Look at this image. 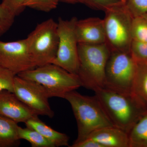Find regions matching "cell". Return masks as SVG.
Instances as JSON below:
<instances>
[{
    "label": "cell",
    "mask_w": 147,
    "mask_h": 147,
    "mask_svg": "<svg viewBox=\"0 0 147 147\" xmlns=\"http://www.w3.org/2000/svg\"><path fill=\"white\" fill-rule=\"evenodd\" d=\"M59 2V0H27L25 6L43 12H50L57 8Z\"/></svg>",
    "instance_id": "603a6c76"
},
{
    "label": "cell",
    "mask_w": 147,
    "mask_h": 147,
    "mask_svg": "<svg viewBox=\"0 0 147 147\" xmlns=\"http://www.w3.org/2000/svg\"><path fill=\"white\" fill-rule=\"evenodd\" d=\"M15 16L5 6L0 4V38L12 26Z\"/></svg>",
    "instance_id": "7402d4cb"
},
{
    "label": "cell",
    "mask_w": 147,
    "mask_h": 147,
    "mask_svg": "<svg viewBox=\"0 0 147 147\" xmlns=\"http://www.w3.org/2000/svg\"><path fill=\"white\" fill-rule=\"evenodd\" d=\"M15 74L0 65V91L6 90L13 92Z\"/></svg>",
    "instance_id": "d4e9b609"
},
{
    "label": "cell",
    "mask_w": 147,
    "mask_h": 147,
    "mask_svg": "<svg viewBox=\"0 0 147 147\" xmlns=\"http://www.w3.org/2000/svg\"><path fill=\"white\" fill-rule=\"evenodd\" d=\"M27 0H3L1 3L15 14V16L22 13L26 8L25 4Z\"/></svg>",
    "instance_id": "484cf974"
},
{
    "label": "cell",
    "mask_w": 147,
    "mask_h": 147,
    "mask_svg": "<svg viewBox=\"0 0 147 147\" xmlns=\"http://www.w3.org/2000/svg\"><path fill=\"white\" fill-rule=\"evenodd\" d=\"M137 68L130 53L111 52L105 67L104 88L131 93Z\"/></svg>",
    "instance_id": "52a82bcc"
},
{
    "label": "cell",
    "mask_w": 147,
    "mask_h": 147,
    "mask_svg": "<svg viewBox=\"0 0 147 147\" xmlns=\"http://www.w3.org/2000/svg\"><path fill=\"white\" fill-rule=\"evenodd\" d=\"M76 17L69 20L58 19L59 42L57 55L50 63L77 75L79 67L78 41L75 32Z\"/></svg>",
    "instance_id": "ba28073f"
},
{
    "label": "cell",
    "mask_w": 147,
    "mask_h": 147,
    "mask_svg": "<svg viewBox=\"0 0 147 147\" xmlns=\"http://www.w3.org/2000/svg\"><path fill=\"white\" fill-rule=\"evenodd\" d=\"M17 131L19 139L26 140L30 143L32 147H55L51 142L33 129L27 127L22 128L18 126Z\"/></svg>",
    "instance_id": "ac0fdd59"
},
{
    "label": "cell",
    "mask_w": 147,
    "mask_h": 147,
    "mask_svg": "<svg viewBox=\"0 0 147 147\" xmlns=\"http://www.w3.org/2000/svg\"><path fill=\"white\" fill-rule=\"evenodd\" d=\"M114 126L129 133L147 109L132 93L121 92L105 88L94 90Z\"/></svg>",
    "instance_id": "6da1fadb"
},
{
    "label": "cell",
    "mask_w": 147,
    "mask_h": 147,
    "mask_svg": "<svg viewBox=\"0 0 147 147\" xmlns=\"http://www.w3.org/2000/svg\"><path fill=\"white\" fill-rule=\"evenodd\" d=\"M75 32L79 43L96 44L106 42L103 19L96 17L77 19Z\"/></svg>",
    "instance_id": "7c38bea8"
},
{
    "label": "cell",
    "mask_w": 147,
    "mask_h": 147,
    "mask_svg": "<svg viewBox=\"0 0 147 147\" xmlns=\"http://www.w3.org/2000/svg\"><path fill=\"white\" fill-rule=\"evenodd\" d=\"M60 2L76 4H82L90 8L96 10L105 11L120 3L121 0H59Z\"/></svg>",
    "instance_id": "d6986e66"
},
{
    "label": "cell",
    "mask_w": 147,
    "mask_h": 147,
    "mask_svg": "<svg viewBox=\"0 0 147 147\" xmlns=\"http://www.w3.org/2000/svg\"><path fill=\"white\" fill-rule=\"evenodd\" d=\"M17 75L42 85L47 90L50 98H64L67 94L82 86L77 75L53 63L38 67Z\"/></svg>",
    "instance_id": "277c9868"
},
{
    "label": "cell",
    "mask_w": 147,
    "mask_h": 147,
    "mask_svg": "<svg viewBox=\"0 0 147 147\" xmlns=\"http://www.w3.org/2000/svg\"><path fill=\"white\" fill-rule=\"evenodd\" d=\"M27 38L36 67L51 63L57 55L59 45L57 22L50 18L38 24Z\"/></svg>",
    "instance_id": "8992f818"
},
{
    "label": "cell",
    "mask_w": 147,
    "mask_h": 147,
    "mask_svg": "<svg viewBox=\"0 0 147 147\" xmlns=\"http://www.w3.org/2000/svg\"><path fill=\"white\" fill-rule=\"evenodd\" d=\"M69 147H102L101 145L92 139H87L77 142L74 143L73 144Z\"/></svg>",
    "instance_id": "4316f807"
},
{
    "label": "cell",
    "mask_w": 147,
    "mask_h": 147,
    "mask_svg": "<svg viewBox=\"0 0 147 147\" xmlns=\"http://www.w3.org/2000/svg\"><path fill=\"white\" fill-rule=\"evenodd\" d=\"M71 105L78 129L77 143L86 139L90 134L105 127L114 126L96 96L83 95L72 91L65 96Z\"/></svg>",
    "instance_id": "7a4b0ae2"
},
{
    "label": "cell",
    "mask_w": 147,
    "mask_h": 147,
    "mask_svg": "<svg viewBox=\"0 0 147 147\" xmlns=\"http://www.w3.org/2000/svg\"><path fill=\"white\" fill-rule=\"evenodd\" d=\"M128 136L129 147H147V112L132 127Z\"/></svg>",
    "instance_id": "e0dca14e"
},
{
    "label": "cell",
    "mask_w": 147,
    "mask_h": 147,
    "mask_svg": "<svg viewBox=\"0 0 147 147\" xmlns=\"http://www.w3.org/2000/svg\"><path fill=\"white\" fill-rule=\"evenodd\" d=\"M17 123L0 115V147H17L20 144Z\"/></svg>",
    "instance_id": "9a60e30c"
},
{
    "label": "cell",
    "mask_w": 147,
    "mask_h": 147,
    "mask_svg": "<svg viewBox=\"0 0 147 147\" xmlns=\"http://www.w3.org/2000/svg\"><path fill=\"white\" fill-rule=\"evenodd\" d=\"M124 4L133 18L147 13V0H126Z\"/></svg>",
    "instance_id": "cb8c5ba5"
},
{
    "label": "cell",
    "mask_w": 147,
    "mask_h": 147,
    "mask_svg": "<svg viewBox=\"0 0 147 147\" xmlns=\"http://www.w3.org/2000/svg\"><path fill=\"white\" fill-rule=\"evenodd\" d=\"M13 93L38 115L51 118L54 117L55 113L49 102L50 94L40 84L16 75L13 82Z\"/></svg>",
    "instance_id": "9c48e42d"
},
{
    "label": "cell",
    "mask_w": 147,
    "mask_h": 147,
    "mask_svg": "<svg viewBox=\"0 0 147 147\" xmlns=\"http://www.w3.org/2000/svg\"><path fill=\"white\" fill-rule=\"evenodd\" d=\"M142 16H144V17L146 19L147 21V13H145V14H144L143 15H142Z\"/></svg>",
    "instance_id": "83f0119b"
},
{
    "label": "cell",
    "mask_w": 147,
    "mask_h": 147,
    "mask_svg": "<svg viewBox=\"0 0 147 147\" xmlns=\"http://www.w3.org/2000/svg\"><path fill=\"white\" fill-rule=\"evenodd\" d=\"M131 34L132 40L147 42V21L144 16L132 18Z\"/></svg>",
    "instance_id": "ffe728a7"
},
{
    "label": "cell",
    "mask_w": 147,
    "mask_h": 147,
    "mask_svg": "<svg viewBox=\"0 0 147 147\" xmlns=\"http://www.w3.org/2000/svg\"><path fill=\"white\" fill-rule=\"evenodd\" d=\"M131 93L147 109V65H137Z\"/></svg>",
    "instance_id": "2e32d148"
},
{
    "label": "cell",
    "mask_w": 147,
    "mask_h": 147,
    "mask_svg": "<svg viewBox=\"0 0 147 147\" xmlns=\"http://www.w3.org/2000/svg\"><path fill=\"white\" fill-rule=\"evenodd\" d=\"M129 53L137 65H147V42L132 40Z\"/></svg>",
    "instance_id": "44dd1931"
},
{
    "label": "cell",
    "mask_w": 147,
    "mask_h": 147,
    "mask_svg": "<svg viewBox=\"0 0 147 147\" xmlns=\"http://www.w3.org/2000/svg\"><path fill=\"white\" fill-rule=\"evenodd\" d=\"M0 115L17 123H25L30 119L38 117L13 92L6 90L0 91Z\"/></svg>",
    "instance_id": "8fae6325"
},
{
    "label": "cell",
    "mask_w": 147,
    "mask_h": 147,
    "mask_svg": "<svg viewBox=\"0 0 147 147\" xmlns=\"http://www.w3.org/2000/svg\"><path fill=\"white\" fill-rule=\"evenodd\" d=\"M0 65L15 75L36 68L27 38L11 42L0 40Z\"/></svg>",
    "instance_id": "30bf717a"
},
{
    "label": "cell",
    "mask_w": 147,
    "mask_h": 147,
    "mask_svg": "<svg viewBox=\"0 0 147 147\" xmlns=\"http://www.w3.org/2000/svg\"><path fill=\"white\" fill-rule=\"evenodd\" d=\"M87 138L94 140L102 147H129L128 133L115 126L97 129Z\"/></svg>",
    "instance_id": "4fadbf2b"
},
{
    "label": "cell",
    "mask_w": 147,
    "mask_h": 147,
    "mask_svg": "<svg viewBox=\"0 0 147 147\" xmlns=\"http://www.w3.org/2000/svg\"><path fill=\"white\" fill-rule=\"evenodd\" d=\"M25 123L27 127L39 132L55 147L69 146V137L67 134L51 128L40 121L38 117L30 119Z\"/></svg>",
    "instance_id": "5bb4252c"
},
{
    "label": "cell",
    "mask_w": 147,
    "mask_h": 147,
    "mask_svg": "<svg viewBox=\"0 0 147 147\" xmlns=\"http://www.w3.org/2000/svg\"><path fill=\"white\" fill-rule=\"evenodd\" d=\"M104 12L105 43L111 52L129 53L132 41L131 25L133 17L125 4L121 3Z\"/></svg>",
    "instance_id": "5b68a950"
},
{
    "label": "cell",
    "mask_w": 147,
    "mask_h": 147,
    "mask_svg": "<svg viewBox=\"0 0 147 147\" xmlns=\"http://www.w3.org/2000/svg\"><path fill=\"white\" fill-rule=\"evenodd\" d=\"M121 1L122 2H123L124 3H125V2H126V0H121Z\"/></svg>",
    "instance_id": "f1b7e54d"
},
{
    "label": "cell",
    "mask_w": 147,
    "mask_h": 147,
    "mask_svg": "<svg viewBox=\"0 0 147 147\" xmlns=\"http://www.w3.org/2000/svg\"><path fill=\"white\" fill-rule=\"evenodd\" d=\"M110 53L106 43L78 44L79 67L77 75L82 86L93 91L104 88L105 67Z\"/></svg>",
    "instance_id": "3957f363"
}]
</instances>
